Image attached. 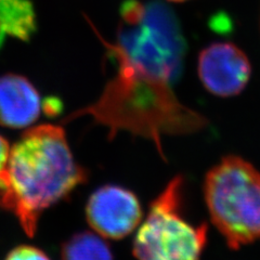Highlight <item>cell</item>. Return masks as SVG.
<instances>
[{"mask_svg":"<svg viewBox=\"0 0 260 260\" xmlns=\"http://www.w3.org/2000/svg\"><path fill=\"white\" fill-rule=\"evenodd\" d=\"M36 26L35 9L29 0H0V47L6 36L29 40Z\"/></svg>","mask_w":260,"mask_h":260,"instance_id":"cell-8","label":"cell"},{"mask_svg":"<svg viewBox=\"0 0 260 260\" xmlns=\"http://www.w3.org/2000/svg\"><path fill=\"white\" fill-rule=\"evenodd\" d=\"M184 179L176 176L154 200L134 240L138 260H200L207 224L195 225L182 214Z\"/></svg>","mask_w":260,"mask_h":260,"instance_id":"cell-4","label":"cell"},{"mask_svg":"<svg viewBox=\"0 0 260 260\" xmlns=\"http://www.w3.org/2000/svg\"><path fill=\"white\" fill-rule=\"evenodd\" d=\"M61 126L39 125L25 130L10 149L0 174V208L13 214L29 238L40 216L87 181Z\"/></svg>","mask_w":260,"mask_h":260,"instance_id":"cell-1","label":"cell"},{"mask_svg":"<svg viewBox=\"0 0 260 260\" xmlns=\"http://www.w3.org/2000/svg\"><path fill=\"white\" fill-rule=\"evenodd\" d=\"M204 197L210 220L232 249L260 239V173L229 155L209 169Z\"/></svg>","mask_w":260,"mask_h":260,"instance_id":"cell-3","label":"cell"},{"mask_svg":"<svg viewBox=\"0 0 260 260\" xmlns=\"http://www.w3.org/2000/svg\"><path fill=\"white\" fill-rule=\"evenodd\" d=\"M10 145L4 136L0 135V174L4 172L7 166L10 154Z\"/></svg>","mask_w":260,"mask_h":260,"instance_id":"cell-11","label":"cell"},{"mask_svg":"<svg viewBox=\"0 0 260 260\" xmlns=\"http://www.w3.org/2000/svg\"><path fill=\"white\" fill-rule=\"evenodd\" d=\"M62 260H114L110 246L88 231L78 232L63 243Z\"/></svg>","mask_w":260,"mask_h":260,"instance_id":"cell-9","label":"cell"},{"mask_svg":"<svg viewBox=\"0 0 260 260\" xmlns=\"http://www.w3.org/2000/svg\"><path fill=\"white\" fill-rule=\"evenodd\" d=\"M198 72L208 92L229 98L238 95L246 87L251 67L239 47L230 43H215L201 51Z\"/></svg>","mask_w":260,"mask_h":260,"instance_id":"cell-6","label":"cell"},{"mask_svg":"<svg viewBox=\"0 0 260 260\" xmlns=\"http://www.w3.org/2000/svg\"><path fill=\"white\" fill-rule=\"evenodd\" d=\"M86 218L101 237L120 240L133 233L140 223L142 208L133 191L107 184L90 195L86 205Z\"/></svg>","mask_w":260,"mask_h":260,"instance_id":"cell-5","label":"cell"},{"mask_svg":"<svg viewBox=\"0 0 260 260\" xmlns=\"http://www.w3.org/2000/svg\"><path fill=\"white\" fill-rule=\"evenodd\" d=\"M105 47L109 54L149 70L173 85L181 75L186 53L179 20L160 2H124L117 43L105 44Z\"/></svg>","mask_w":260,"mask_h":260,"instance_id":"cell-2","label":"cell"},{"mask_svg":"<svg viewBox=\"0 0 260 260\" xmlns=\"http://www.w3.org/2000/svg\"><path fill=\"white\" fill-rule=\"evenodd\" d=\"M5 260H51L45 251L35 246L20 245L9 251Z\"/></svg>","mask_w":260,"mask_h":260,"instance_id":"cell-10","label":"cell"},{"mask_svg":"<svg viewBox=\"0 0 260 260\" xmlns=\"http://www.w3.org/2000/svg\"><path fill=\"white\" fill-rule=\"evenodd\" d=\"M169 2H174V3H183V2H186V0H169Z\"/></svg>","mask_w":260,"mask_h":260,"instance_id":"cell-12","label":"cell"},{"mask_svg":"<svg viewBox=\"0 0 260 260\" xmlns=\"http://www.w3.org/2000/svg\"><path fill=\"white\" fill-rule=\"evenodd\" d=\"M40 95L30 81L21 75L0 76V125L21 129L34 124L40 115Z\"/></svg>","mask_w":260,"mask_h":260,"instance_id":"cell-7","label":"cell"}]
</instances>
